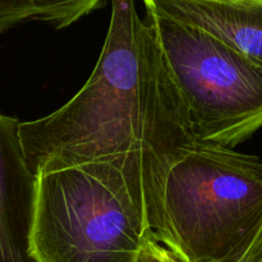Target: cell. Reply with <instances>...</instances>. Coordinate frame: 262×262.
I'll use <instances>...</instances> for the list:
<instances>
[{
	"instance_id": "8",
	"label": "cell",
	"mask_w": 262,
	"mask_h": 262,
	"mask_svg": "<svg viewBox=\"0 0 262 262\" xmlns=\"http://www.w3.org/2000/svg\"><path fill=\"white\" fill-rule=\"evenodd\" d=\"M138 262H179L154 237L147 239L141 252Z\"/></svg>"
},
{
	"instance_id": "9",
	"label": "cell",
	"mask_w": 262,
	"mask_h": 262,
	"mask_svg": "<svg viewBox=\"0 0 262 262\" xmlns=\"http://www.w3.org/2000/svg\"><path fill=\"white\" fill-rule=\"evenodd\" d=\"M242 262H262V222L241 250Z\"/></svg>"
},
{
	"instance_id": "3",
	"label": "cell",
	"mask_w": 262,
	"mask_h": 262,
	"mask_svg": "<svg viewBox=\"0 0 262 262\" xmlns=\"http://www.w3.org/2000/svg\"><path fill=\"white\" fill-rule=\"evenodd\" d=\"M161 245L179 262H217L247 243L262 222V160L196 142L166 171Z\"/></svg>"
},
{
	"instance_id": "2",
	"label": "cell",
	"mask_w": 262,
	"mask_h": 262,
	"mask_svg": "<svg viewBox=\"0 0 262 262\" xmlns=\"http://www.w3.org/2000/svg\"><path fill=\"white\" fill-rule=\"evenodd\" d=\"M169 164L141 152L36 176L31 255L37 262H138L163 242Z\"/></svg>"
},
{
	"instance_id": "5",
	"label": "cell",
	"mask_w": 262,
	"mask_h": 262,
	"mask_svg": "<svg viewBox=\"0 0 262 262\" xmlns=\"http://www.w3.org/2000/svg\"><path fill=\"white\" fill-rule=\"evenodd\" d=\"M18 124L0 113V262H37L31 255L36 176L26 161Z\"/></svg>"
},
{
	"instance_id": "10",
	"label": "cell",
	"mask_w": 262,
	"mask_h": 262,
	"mask_svg": "<svg viewBox=\"0 0 262 262\" xmlns=\"http://www.w3.org/2000/svg\"><path fill=\"white\" fill-rule=\"evenodd\" d=\"M241 250H242V247H241L237 252L233 253L232 256H229V257L225 258V260L217 261V262H242L241 261Z\"/></svg>"
},
{
	"instance_id": "7",
	"label": "cell",
	"mask_w": 262,
	"mask_h": 262,
	"mask_svg": "<svg viewBox=\"0 0 262 262\" xmlns=\"http://www.w3.org/2000/svg\"><path fill=\"white\" fill-rule=\"evenodd\" d=\"M105 0H0V33L25 22H45L56 30L69 27Z\"/></svg>"
},
{
	"instance_id": "6",
	"label": "cell",
	"mask_w": 262,
	"mask_h": 262,
	"mask_svg": "<svg viewBox=\"0 0 262 262\" xmlns=\"http://www.w3.org/2000/svg\"><path fill=\"white\" fill-rule=\"evenodd\" d=\"M143 4L215 36L262 67V0H143Z\"/></svg>"
},
{
	"instance_id": "4",
	"label": "cell",
	"mask_w": 262,
	"mask_h": 262,
	"mask_svg": "<svg viewBox=\"0 0 262 262\" xmlns=\"http://www.w3.org/2000/svg\"><path fill=\"white\" fill-rule=\"evenodd\" d=\"M194 141L234 148L262 128V67L215 36L146 9Z\"/></svg>"
},
{
	"instance_id": "1",
	"label": "cell",
	"mask_w": 262,
	"mask_h": 262,
	"mask_svg": "<svg viewBox=\"0 0 262 262\" xmlns=\"http://www.w3.org/2000/svg\"><path fill=\"white\" fill-rule=\"evenodd\" d=\"M112 18L96 67L56 112L19 122L33 176L141 152L171 165L196 143L152 27L135 0H110Z\"/></svg>"
}]
</instances>
